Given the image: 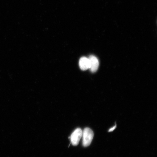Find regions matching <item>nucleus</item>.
Returning a JSON list of instances; mask_svg holds the SVG:
<instances>
[{
    "mask_svg": "<svg viewBox=\"0 0 157 157\" xmlns=\"http://www.w3.org/2000/svg\"><path fill=\"white\" fill-rule=\"evenodd\" d=\"M116 127V125H115V126L111 128L109 130V132H111V131H113L115 129Z\"/></svg>",
    "mask_w": 157,
    "mask_h": 157,
    "instance_id": "39448f33",
    "label": "nucleus"
},
{
    "mask_svg": "<svg viewBox=\"0 0 157 157\" xmlns=\"http://www.w3.org/2000/svg\"><path fill=\"white\" fill-rule=\"evenodd\" d=\"M89 58L90 61V69L92 72H95L97 71L99 66V61L98 59L95 56H90Z\"/></svg>",
    "mask_w": 157,
    "mask_h": 157,
    "instance_id": "7ed1b4c3",
    "label": "nucleus"
},
{
    "mask_svg": "<svg viewBox=\"0 0 157 157\" xmlns=\"http://www.w3.org/2000/svg\"><path fill=\"white\" fill-rule=\"evenodd\" d=\"M83 131L80 128L76 129L70 137L71 142L74 146H76L79 143L82 138Z\"/></svg>",
    "mask_w": 157,
    "mask_h": 157,
    "instance_id": "f03ea898",
    "label": "nucleus"
},
{
    "mask_svg": "<svg viewBox=\"0 0 157 157\" xmlns=\"http://www.w3.org/2000/svg\"><path fill=\"white\" fill-rule=\"evenodd\" d=\"M94 134L93 131L89 128H86L83 131L82 137H83L82 144L84 147L90 146L91 144L94 137Z\"/></svg>",
    "mask_w": 157,
    "mask_h": 157,
    "instance_id": "f257e3e1",
    "label": "nucleus"
},
{
    "mask_svg": "<svg viewBox=\"0 0 157 157\" xmlns=\"http://www.w3.org/2000/svg\"><path fill=\"white\" fill-rule=\"evenodd\" d=\"M90 61L89 58L82 57L80 59L79 66L82 70H86L90 68Z\"/></svg>",
    "mask_w": 157,
    "mask_h": 157,
    "instance_id": "20e7f679",
    "label": "nucleus"
}]
</instances>
